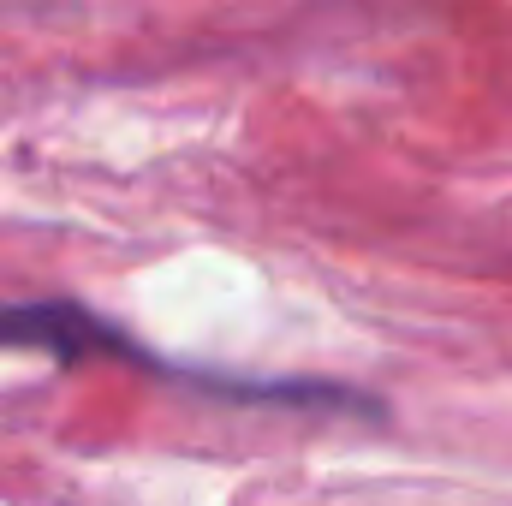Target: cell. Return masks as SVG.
<instances>
[{"instance_id":"cell-1","label":"cell","mask_w":512,"mask_h":506,"mask_svg":"<svg viewBox=\"0 0 512 506\" xmlns=\"http://www.w3.org/2000/svg\"><path fill=\"white\" fill-rule=\"evenodd\" d=\"M0 352H48L60 364H84V358L149 364V352L126 328H114L96 310L66 304V298H0Z\"/></svg>"}]
</instances>
